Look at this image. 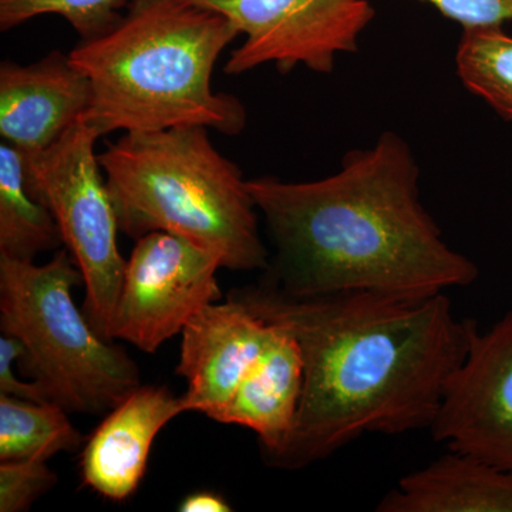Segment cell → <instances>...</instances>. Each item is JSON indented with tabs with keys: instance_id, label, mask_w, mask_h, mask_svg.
<instances>
[{
	"instance_id": "cell-1",
	"label": "cell",
	"mask_w": 512,
	"mask_h": 512,
	"mask_svg": "<svg viewBox=\"0 0 512 512\" xmlns=\"http://www.w3.org/2000/svg\"><path fill=\"white\" fill-rule=\"evenodd\" d=\"M228 296L301 348L298 416L281 450L264 458L281 470L311 466L365 434L430 430L477 325L458 318L446 292L299 296L262 279Z\"/></svg>"
},
{
	"instance_id": "cell-2",
	"label": "cell",
	"mask_w": 512,
	"mask_h": 512,
	"mask_svg": "<svg viewBox=\"0 0 512 512\" xmlns=\"http://www.w3.org/2000/svg\"><path fill=\"white\" fill-rule=\"evenodd\" d=\"M248 187L275 248L262 279L292 295L430 296L480 274L444 241L421 202L412 148L393 131L322 180L261 177Z\"/></svg>"
},
{
	"instance_id": "cell-3",
	"label": "cell",
	"mask_w": 512,
	"mask_h": 512,
	"mask_svg": "<svg viewBox=\"0 0 512 512\" xmlns=\"http://www.w3.org/2000/svg\"><path fill=\"white\" fill-rule=\"evenodd\" d=\"M239 35L224 13L195 0H130L116 28L69 53L92 83L83 119L100 136L178 126L237 136L247 109L212 90V73Z\"/></svg>"
},
{
	"instance_id": "cell-4",
	"label": "cell",
	"mask_w": 512,
	"mask_h": 512,
	"mask_svg": "<svg viewBox=\"0 0 512 512\" xmlns=\"http://www.w3.org/2000/svg\"><path fill=\"white\" fill-rule=\"evenodd\" d=\"M208 130L130 131L99 154L120 231L136 241L170 232L208 249L229 271H265L268 249L248 181Z\"/></svg>"
},
{
	"instance_id": "cell-5",
	"label": "cell",
	"mask_w": 512,
	"mask_h": 512,
	"mask_svg": "<svg viewBox=\"0 0 512 512\" xmlns=\"http://www.w3.org/2000/svg\"><path fill=\"white\" fill-rule=\"evenodd\" d=\"M80 284L66 247L43 265L0 256V328L25 346L19 363L47 402L100 416L141 386L140 372L79 311L72 289Z\"/></svg>"
},
{
	"instance_id": "cell-6",
	"label": "cell",
	"mask_w": 512,
	"mask_h": 512,
	"mask_svg": "<svg viewBox=\"0 0 512 512\" xmlns=\"http://www.w3.org/2000/svg\"><path fill=\"white\" fill-rule=\"evenodd\" d=\"M100 137L82 119L46 150L22 156L30 194L52 212L64 247L82 272L84 315L110 340L127 261L119 251V221L96 153Z\"/></svg>"
},
{
	"instance_id": "cell-7",
	"label": "cell",
	"mask_w": 512,
	"mask_h": 512,
	"mask_svg": "<svg viewBox=\"0 0 512 512\" xmlns=\"http://www.w3.org/2000/svg\"><path fill=\"white\" fill-rule=\"evenodd\" d=\"M220 259L190 239L156 231L137 239L124 271L110 340L156 353L205 306L220 302Z\"/></svg>"
},
{
	"instance_id": "cell-8",
	"label": "cell",
	"mask_w": 512,
	"mask_h": 512,
	"mask_svg": "<svg viewBox=\"0 0 512 512\" xmlns=\"http://www.w3.org/2000/svg\"><path fill=\"white\" fill-rule=\"evenodd\" d=\"M224 13L247 36L232 50L225 73H247L274 63L279 73L299 64L333 72L336 55L355 53L359 37L375 19L367 0H195Z\"/></svg>"
},
{
	"instance_id": "cell-9",
	"label": "cell",
	"mask_w": 512,
	"mask_h": 512,
	"mask_svg": "<svg viewBox=\"0 0 512 512\" xmlns=\"http://www.w3.org/2000/svg\"><path fill=\"white\" fill-rule=\"evenodd\" d=\"M430 431L450 451L512 471V311L487 332L474 326Z\"/></svg>"
},
{
	"instance_id": "cell-10",
	"label": "cell",
	"mask_w": 512,
	"mask_h": 512,
	"mask_svg": "<svg viewBox=\"0 0 512 512\" xmlns=\"http://www.w3.org/2000/svg\"><path fill=\"white\" fill-rule=\"evenodd\" d=\"M272 329L228 295L198 312L181 333L177 375L187 380L185 412L207 416L224 406L261 359Z\"/></svg>"
},
{
	"instance_id": "cell-11",
	"label": "cell",
	"mask_w": 512,
	"mask_h": 512,
	"mask_svg": "<svg viewBox=\"0 0 512 512\" xmlns=\"http://www.w3.org/2000/svg\"><path fill=\"white\" fill-rule=\"evenodd\" d=\"M92 83L69 55L49 53L39 62L0 66V134L29 156L55 144L92 104Z\"/></svg>"
},
{
	"instance_id": "cell-12",
	"label": "cell",
	"mask_w": 512,
	"mask_h": 512,
	"mask_svg": "<svg viewBox=\"0 0 512 512\" xmlns=\"http://www.w3.org/2000/svg\"><path fill=\"white\" fill-rule=\"evenodd\" d=\"M183 413V396L164 386H138L84 441L83 483L107 500H127L143 481L158 433Z\"/></svg>"
},
{
	"instance_id": "cell-13",
	"label": "cell",
	"mask_w": 512,
	"mask_h": 512,
	"mask_svg": "<svg viewBox=\"0 0 512 512\" xmlns=\"http://www.w3.org/2000/svg\"><path fill=\"white\" fill-rule=\"evenodd\" d=\"M272 328L271 339L254 369L224 406L207 414L208 419L218 423L254 431L264 458L284 446L303 393V359L298 340L284 328Z\"/></svg>"
},
{
	"instance_id": "cell-14",
	"label": "cell",
	"mask_w": 512,
	"mask_h": 512,
	"mask_svg": "<svg viewBox=\"0 0 512 512\" xmlns=\"http://www.w3.org/2000/svg\"><path fill=\"white\" fill-rule=\"evenodd\" d=\"M377 512H512V471L450 451L407 474Z\"/></svg>"
},
{
	"instance_id": "cell-15",
	"label": "cell",
	"mask_w": 512,
	"mask_h": 512,
	"mask_svg": "<svg viewBox=\"0 0 512 512\" xmlns=\"http://www.w3.org/2000/svg\"><path fill=\"white\" fill-rule=\"evenodd\" d=\"M63 238L52 212L30 194L19 150L0 144V256L35 261L56 251Z\"/></svg>"
},
{
	"instance_id": "cell-16",
	"label": "cell",
	"mask_w": 512,
	"mask_h": 512,
	"mask_svg": "<svg viewBox=\"0 0 512 512\" xmlns=\"http://www.w3.org/2000/svg\"><path fill=\"white\" fill-rule=\"evenodd\" d=\"M53 402L0 394V461L49 460L84 446L83 434Z\"/></svg>"
},
{
	"instance_id": "cell-17",
	"label": "cell",
	"mask_w": 512,
	"mask_h": 512,
	"mask_svg": "<svg viewBox=\"0 0 512 512\" xmlns=\"http://www.w3.org/2000/svg\"><path fill=\"white\" fill-rule=\"evenodd\" d=\"M456 66L464 86L512 123V36L503 26L463 28Z\"/></svg>"
},
{
	"instance_id": "cell-18",
	"label": "cell",
	"mask_w": 512,
	"mask_h": 512,
	"mask_svg": "<svg viewBox=\"0 0 512 512\" xmlns=\"http://www.w3.org/2000/svg\"><path fill=\"white\" fill-rule=\"evenodd\" d=\"M127 0H0V29L3 32L43 15L62 16L82 37V42L111 32L124 13Z\"/></svg>"
},
{
	"instance_id": "cell-19",
	"label": "cell",
	"mask_w": 512,
	"mask_h": 512,
	"mask_svg": "<svg viewBox=\"0 0 512 512\" xmlns=\"http://www.w3.org/2000/svg\"><path fill=\"white\" fill-rule=\"evenodd\" d=\"M56 483L45 460L0 461V511H29Z\"/></svg>"
},
{
	"instance_id": "cell-20",
	"label": "cell",
	"mask_w": 512,
	"mask_h": 512,
	"mask_svg": "<svg viewBox=\"0 0 512 512\" xmlns=\"http://www.w3.org/2000/svg\"><path fill=\"white\" fill-rule=\"evenodd\" d=\"M463 28L503 26L512 20V0H423Z\"/></svg>"
},
{
	"instance_id": "cell-21",
	"label": "cell",
	"mask_w": 512,
	"mask_h": 512,
	"mask_svg": "<svg viewBox=\"0 0 512 512\" xmlns=\"http://www.w3.org/2000/svg\"><path fill=\"white\" fill-rule=\"evenodd\" d=\"M25 355V346L13 336L2 333L0 336V394L30 400V402H47L45 393L36 382L20 380L15 363Z\"/></svg>"
},
{
	"instance_id": "cell-22",
	"label": "cell",
	"mask_w": 512,
	"mask_h": 512,
	"mask_svg": "<svg viewBox=\"0 0 512 512\" xmlns=\"http://www.w3.org/2000/svg\"><path fill=\"white\" fill-rule=\"evenodd\" d=\"M178 511L181 512H229L231 505L222 495L212 491H198L184 498Z\"/></svg>"
}]
</instances>
